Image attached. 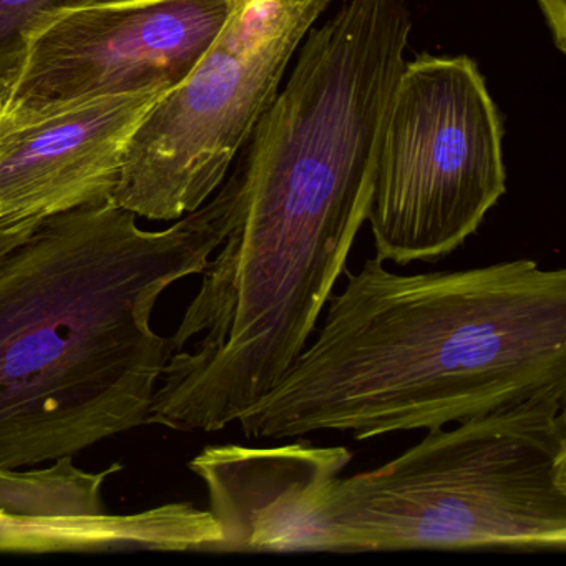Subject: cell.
I'll list each match as a JSON object with an SVG mask.
<instances>
[{
    "instance_id": "6da1fadb",
    "label": "cell",
    "mask_w": 566,
    "mask_h": 566,
    "mask_svg": "<svg viewBox=\"0 0 566 566\" xmlns=\"http://www.w3.org/2000/svg\"><path fill=\"white\" fill-rule=\"evenodd\" d=\"M410 29L407 0H346L300 45L243 157V214L185 311L227 359L283 370L316 331L367 221Z\"/></svg>"
},
{
    "instance_id": "7a4b0ae2",
    "label": "cell",
    "mask_w": 566,
    "mask_h": 566,
    "mask_svg": "<svg viewBox=\"0 0 566 566\" xmlns=\"http://www.w3.org/2000/svg\"><path fill=\"white\" fill-rule=\"evenodd\" d=\"M323 327L241 413L248 439L436 430L566 394V271L513 260L399 274L367 258Z\"/></svg>"
},
{
    "instance_id": "3957f363",
    "label": "cell",
    "mask_w": 566,
    "mask_h": 566,
    "mask_svg": "<svg viewBox=\"0 0 566 566\" xmlns=\"http://www.w3.org/2000/svg\"><path fill=\"white\" fill-rule=\"evenodd\" d=\"M247 201L241 161L165 230L114 201L45 218L0 258V469L74 457L148 426L170 337L161 294L203 273Z\"/></svg>"
},
{
    "instance_id": "277c9868",
    "label": "cell",
    "mask_w": 566,
    "mask_h": 566,
    "mask_svg": "<svg viewBox=\"0 0 566 566\" xmlns=\"http://www.w3.org/2000/svg\"><path fill=\"white\" fill-rule=\"evenodd\" d=\"M566 394H538L429 430L369 472L339 476L343 553L566 548Z\"/></svg>"
},
{
    "instance_id": "5b68a950",
    "label": "cell",
    "mask_w": 566,
    "mask_h": 566,
    "mask_svg": "<svg viewBox=\"0 0 566 566\" xmlns=\"http://www.w3.org/2000/svg\"><path fill=\"white\" fill-rule=\"evenodd\" d=\"M502 142L499 111L472 59L406 62L367 213L376 256L407 266L459 250L505 195Z\"/></svg>"
},
{
    "instance_id": "8992f818",
    "label": "cell",
    "mask_w": 566,
    "mask_h": 566,
    "mask_svg": "<svg viewBox=\"0 0 566 566\" xmlns=\"http://www.w3.org/2000/svg\"><path fill=\"white\" fill-rule=\"evenodd\" d=\"M333 2L233 0L217 41L135 132L112 201L154 221H177L207 203Z\"/></svg>"
},
{
    "instance_id": "52a82bcc",
    "label": "cell",
    "mask_w": 566,
    "mask_h": 566,
    "mask_svg": "<svg viewBox=\"0 0 566 566\" xmlns=\"http://www.w3.org/2000/svg\"><path fill=\"white\" fill-rule=\"evenodd\" d=\"M233 0H104L42 19L4 108L171 91L190 75L230 19Z\"/></svg>"
},
{
    "instance_id": "ba28073f",
    "label": "cell",
    "mask_w": 566,
    "mask_h": 566,
    "mask_svg": "<svg viewBox=\"0 0 566 566\" xmlns=\"http://www.w3.org/2000/svg\"><path fill=\"white\" fill-rule=\"evenodd\" d=\"M167 91L0 112V218L45 220L112 201L128 144Z\"/></svg>"
},
{
    "instance_id": "9c48e42d",
    "label": "cell",
    "mask_w": 566,
    "mask_h": 566,
    "mask_svg": "<svg viewBox=\"0 0 566 566\" xmlns=\"http://www.w3.org/2000/svg\"><path fill=\"white\" fill-rule=\"evenodd\" d=\"M346 447L208 446L188 462L207 486L221 536L210 553H343L329 520Z\"/></svg>"
},
{
    "instance_id": "30bf717a",
    "label": "cell",
    "mask_w": 566,
    "mask_h": 566,
    "mask_svg": "<svg viewBox=\"0 0 566 566\" xmlns=\"http://www.w3.org/2000/svg\"><path fill=\"white\" fill-rule=\"evenodd\" d=\"M221 532L210 510L165 503L128 515L32 516L0 513V552H200L210 553Z\"/></svg>"
},
{
    "instance_id": "8fae6325",
    "label": "cell",
    "mask_w": 566,
    "mask_h": 566,
    "mask_svg": "<svg viewBox=\"0 0 566 566\" xmlns=\"http://www.w3.org/2000/svg\"><path fill=\"white\" fill-rule=\"evenodd\" d=\"M124 465L114 463L101 472L75 465L62 457L44 469H0V513L59 516L104 513L102 490Z\"/></svg>"
},
{
    "instance_id": "7c38bea8",
    "label": "cell",
    "mask_w": 566,
    "mask_h": 566,
    "mask_svg": "<svg viewBox=\"0 0 566 566\" xmlns=\"http://www.w3.org/2000/svg\"><path fill=\"white\" fill-rule=\"evenodd\" d=\"M104 0H0V85L11 87L32 29L54 12Z\"/></svg>"
},
{
    "instance_id": "4fadbf2b",
    "label": "cell",
    "mask_w": 566,
    "mask_h": 566,
    "mask_svg": "<svg viewBox=\"0 0 566 566\" xmlns=\"http://www.w3.org/2000/svg\"><path fill=\"white\" fill-rule=\"evenodd\" d=\"M553 35V44L566 52V0H536Z\"/></svg>"
},
{
    "instance_id": "5bb4252c",
    "label": "cell",
    "mask_w": 566,
    "mask_h": 566,
    "mask_svg": "<svg viewBox=\"0 0 566 566\" xmlns=\"http://www.w3.org/2000/svg\"><path fill=\"white\" fill-rule=\"evenodd\" d=\"M42 220H4L0 218V258L24 241Z\"/></svg>"
},
{
    "instance_id": "9a60e30c",
    "label": "cell",
    "mask_w": 566,
    "mask_h": 566,
    "mask_svg": "<svg viewBox=\"0 0 566 566\" xmlns=\"http://www.w3.org/2000/svg\"><path fill=\"white\" fill-rule=\"evenodd\" d=\"M9 87H2L0 85V112L4 108L6 102H8Z\"/></svg>"
}]
</instances>
